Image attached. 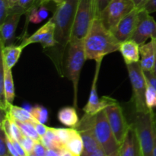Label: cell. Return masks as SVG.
I'll use <instances>...</instances> for the list:
<instances>
[{"instance_id":"cell-23","label":"cell","mask_w":156,"mask_h":156,"mask_svg":"<svg viewBox=\"0 0 156 156\" xmlns=\"http://www.w3.org/2000/svg\"><path fill=\"white\" fill-rule=\"evenodd\" d=\"M3 68H4L5 95V99L8 105H12V103H13L14 101V99H15V85H14V79L13 76H12V69H7L4 66H3Z\"/></svg>"},{"instance_id":"cell-20","label":"cell","mask_w":156,"mask_h":156,"mask_svg":"<svg viewBox=\"0 0 156 156\" xmlns=\"http://www.w3.org/2000/svg\"><path fill=\"white\" fill-rule=\"evenodd\" d=\"M58 120L65 126L76 128L79 125V119L75 107H65L58 112Z\"/></svg>"},{"instance_id":"cell-33","label":"cell","mask_w":156,"mask_h":156,"mask_svg":"<svg viewBox=\"0 0 156 156\" xmlns=\"http://www.w3.org/2000/svg\"><path fill=\"white\" fill-rule=\"evenodd\" d=\"M47 149L41 141L36 142L31 155L34 156H45Z\"/></svg>"},{"instance_id":"cell-22","label":"cell","mask_w":156,"mask_h":156,"mask_svg":"<svg viewBox=\"0 0 156 156\" xmlns=\"http://www.w3.org/2000/svg\"><path fill=\"white\" fill-rule=\"evenodd\" d=\"M41 142L45 146L47 149H60V150H66V146L62 143L56 133L53 130V127H49L47 133L41 137Z\"/></svg>"},{"instance_id":"cell-49","label":"cell","mask_w":156,"mask_h":156,"mask_svg":"<svg viewBox=\"0 0 156 156\" xmlns=\"http://www.w3.org/2000/svg\"><path fill=\"white\" fill-rule=\"evenodd\" d=\"M30 156H34V155H30Z\"/></svg>"},{"instance_id":"cell-50","label":"cell","mask_w":156,"mask_h":156,"mask_svg":"<svg viewBox=\"0 0 156 156\" xmlns=\"http://www.w3.org/2000/svg\"><path fill=\"white\" fill-rule=\"evenodd\" d=\"M11 156H12V155H11Z\"/></svg>"},{"instance_id":"cell-47","label":"cell","mask_w":156,"mask_h":156,"mask_svg":"<svg viewBox=\"0 0 156 156\" xmlns=\"http://www.w3.org/2000/svg\"><path fill=\"white\" fill-rule=\"evenodd\" d=\"M108 156H120V155H119V153H117V154H114V155H108Z\"/></svg>"},{"instance_id":"cell-28","label":"cell","mask_w":156,"mask_h":156,"mask_svg":"<svg viewBox=\"0 0 156 156\" xmlns=\"http://www.w3.org/2000/svg\"><path fill=\"white\" fill-rule=\"evenodd\" d=\"M41 4H42L41 0H18V3L14 7L24 14H27L32 8Z\"/></svg>"},{"instance_id":"cell-16","label":"cell","mask_w":156,"mask_h":156,"mask_svg":"<svg viewBox=\"0 0 156 156\" xmlns=\"http://www.w3.org/2000/svg\"><path fill=\"white\" fill-rule=\"evenodd\" d=\"M119 155L120 156H143L136 132L132 123L120 145Z\"/></svg>"},{"instance_id":"cell-7","label":"cell","mask_w":156,"mask_h":156,"mask_svg":"<svg viewBox=\"0 0 156 156\" xmlns=\"http://www.w3.org/2000/svg\"><path fill=\"white\" fill-rule=\"evenodd\" d=\"M96 17L94 0H79L73 23L71 39H84Z\"/></svg>"},{"instance_id":"cell-36","label":"cell","mask_w":156,"mask_h":156,"mask_svg":"<svg viewBox=\"0 0 156 156\" xmlns=\"http://www.w3.org/2000/svg\"><path fill=\"white\" fill-rule=\"evenodd\" d=\"M5 140H6V144H7L8 149H9V152H10L11 155L12 156H20L19 154H18V152H17L16 149H15V146H14V144H13V143H12L11 138L9 136L6 135V134H5Z\"/></svg>"},{"instance_id":"cell-31","label":"cell","mask_w":156,"mask_h":156,"mask_svg":"<svg viewBox=\"0 0 156 156\" xmlns=\"http://www.w3.org/2000/svg\"><path fill=\"white\" fill-rule=\"evenodd\" d=\"M36 142L37 141H35L34 140H33L30 137L27 136H24L23 138L19 141V143H21L23 148L25 149L26 152L29 154V155H30L32 154V152H33L34 148Z\"/></svg>"},{"instance_id":"cell-18","label":"cell","mask_w":156,"mask_h":156,"mask_svg":"<svg viewBox=\"0 0 156 156\" xmlns=\"http://www.w3.org/2000/svg\"><path fill=\"white\" fill-rule=\"evenodd\" d=\"M24 47L20 44L15 46L13 44L1 47V61L7 69H12L18 62Z\"/></svg>"},{"instance_id":"cell-32","label":"cell","mask_w":156,"mask_h":156,"mask_svg":"<svg viewBox=\"0 0 156 156\" xmlns=\"http://www.w3.org/2000/svg\"><path fill=\"white\" fill-rule=\"evenodd\" d=\"M0 156H11L5 140V134L4 131L1 129L0 134Z\"/></svg>"},{"instance_id":"cell-41","label":"cell","mask_w":156,"mask_h":156,"mask_svg":"<svg viewBox=\"0 0 156 156\" xmlns=\"http://www.w3.org/2000/svg\"><path fill=\"white\" fill-rule=\"evenodd\" d=\"M152 156H156V115L155 114V143H154L153 151H152Z\"/></svg>"},{"instance_id":"cell-30","label":"cell","mask_w":156,"mask_h":156,"mask_svg":"<svg viewBox=\"0 0 156 156\" xmlns=\"http://www.w3.org/2000/svg\"><path fill=\"white\" fill-rule=\"evenodd\" d=\"M146 105L149 110H152L156 107V90L149 83L146 91Z\"/></svg>"},{"instance_id":"cell-2","label":"cell","mask_w":156,"mask_h":156,"mask_svg":"<svg viewBox=\"0 0 156 156\" xmlns=\"http://www.w3.org/2000/svg\"><path fill=\"white\" fill-rule=\"evenodd\" d=\"M83 41L87 60L104 59L107 55L119 51L121 44L98 17L94 19Z\"/></svg>"},{"instance_id":"cell-6","label":"cell","mask_w":156,"mask_h":156,"mask_svg":"<svg viewBox=\"0 0 156 156\" xmlns=\"http://www.w3.org/2000/svg\"><path fill=\"white\" fill-rule=\"evenodd\" d=\"M133 89V103L136 112L148 111L146 105V91L148 82L140 62L126 65Z\"/></svg>"},{"instance_id":"cell-15","label":"cell","mask_w":156,"mask_h":156,"mask_svg":"<svg viewBox=\"0 0 156 156\" xmlns=\"http://www.w3.org/2000/svg\"><path fill=\"white\" fill-rule=\"evenodd\" d=\"M141 9L135 8L132 12L122 18L111 30L113 34L120 43L131 39L139 22V15Z\"/></svg>"},{"instance_id":"cell-46","label":"cell","mask_w":156,"mask_h":156,"mask_svg":"<svg viewBox=\"0 0 156 156\" xmlns=\"http://www.w3.org/2000/svg\"><path fill=\"white\" fill-rule=\"evenodd\" d=\"M41 2H42V3H48L49 0H41Z\"/></svg>"},{"instance_id":"cell-5","label":"cell","mask_w":156,"mask_h":156,"mask_svg":"<svg viewBox=\"0 0 156 156\" xmlns=\"http://www.w3.org/2000/svg\"><path fill=\"white\" fill-rule=\"evenodd\" d=\"M94 131L101 147L107 156L119 153L120 145L110 126L105 110L94 116Z\"/></svg>"},{"instance_id":"cell-42","label":"cell","mask_w":156,"mask_h":156,"mask_svg":"<svg viewBox=\"0 0 156 156\" xmlns=\"http://www.w3.org/2000/svg\"><path fill=\"white\" fill-rule=\"evenodd\" d=\"M18 0H8V2H9V5L10 9L13 8L15 5L18 3Z\"/></svg>"},{"instance_id":"cell-4","label":"cell","mask_w":156,"mask_h":156,"mask_svg":"<svg viewBox=\"0 0 156 156\" xmlns=\"http://www.w3.org/2000/svg\"><path fill=\"white\" fill-rule=\"evenodd\" d=\"M143 156H152L155 143V114L152 110L136 112L133 122Z\"/></svg>"},{"instance_id":"cell-43","label":"cell","mask_w":156,"mask_h":156,"mask_svg":"<svg viewBox=\"0 0 156 156\" xmlns=\"http://www.w3.org/2000/svg\"><path fill=\"white\" fill-rule=\"evenodd\" d=\"M53 2L54 4H56V5H59L61 3L63 2L64 0H49V2Z\"/></svg>"},{"instance_id":"cell-13","label":"cell","mask_w":156,"mask_h":156,"mask_svg":"<svg viewBox=\"0 0 156 156\" xmlns=\"http://www.w3.org/2000/svg\"><path fill=\"white\" fill-rule=\"evenodd\" d=\"M39 43L44 49H50L56 45L55 41V23L51 18L30 37L24 38L21 45L25 48L31 44Z\"/></svg>"},{"instance_id":"cell-37","label":"cell","mask_w":156,"mask_h":156,"mask_svg":"<svg viewBox=\"0 0 156 156\" xmlns=\"http://www.w3.org/2000/svg\"><path fill=\"white\" fill-rule=\"evenodd\" d=\"M144 74L148 83L156 90V76L152 73V71L144 72Z\"/></svg>"},{"instance_id":"cell-21","label":"cell","mask_w":156,"mask_h":156,"mask_svg":"<svg viewBox=\"0 0 156 156\" xmlns=\"http://www.w3.org/2000/svg\"><path fill=\"white\" fill-rule=\"evenodd\" d=\"M6 116L10 117L15 121L20 122H36L37 120L34 117L30 111L15 106L13 105H9L8 109L5 111H3Z\"/></svg>"},{"instance_id":"cell-27","label":"cell","mask_w":156,"mask_h":156,"mask_svg":"<svg viewBox=\"0 0 156 156\" xmlns=\"http://www.w3.org/2000/svg\"><path fill=\"white\" fill-rule=\"evenodd\" d=\"M30 113L38 122L45 123L48 120L49 113L47 108L41 105H36L30 110Z\"/></svg>"},{"instance_id":"cell-48","label":"cell","mask_w":156,"mask_h":156,"mask_svg":"<svg viewBox=\"0 0 156 156\" xmlns=\"http://www.w3.org/2000/svg\"><path fill=\"white\" fill-rule=\"evenodd\" d=\"M86 156H94V155H86Z\"/></svg>"},{"instance_id":"cell-14","label":"cell","mask_w":156,"mask_h":156,"mask_svg":"<svg viewBox=\"0 0 156 156\" xmlns=\"http://www.w3.org/2000/svg\"><path fill=\"white\" fill-rule=\"evenodd\" d=\"M22 12L13 7L9 9L5 19L0 24V44L1 47L12 45L15 37V31L19 23Z\"/></svg>"},{"instance_id":"cell-38","label":"cell","mask_w":156,"mask_h":156,"mask_svg":"<svg viewBox=\"0 0 156 156\" xmlns=\"http://www.w3.org/2000/svg\"><path fill=\"white\" fill-rule=\"evenodd\" d=\"M144 10H146L148 13L151 14L156 12V0H148L146 4L145 5Z\"/></svg>"},{"instance_id":"cell-34","label":"cell","mask_w":156,"mask_h":156,"mask_svg":"<svg viewBox=\"0 0 156 156\" xmlns=\"http://www.w3.org/2000/svg\"><path fill=\"white\" fill-rule=\"evenodd\" d=\"M111 0H94V7L97 17L100 15L101 12L105 9L107 5L109 4Z\"/></svg>"},{"instance_id":"cell-17","label":"cell","mask_w":156,"mask_h":156,"mask_svg":"<svg viewBox=\"0 0 156 156\" xmlns=\"http://www.w3.org/2000/svg\"><path fill=\"white\" fill-rule=\"evenodd\" d=\"M140 63L144 72L152 71L156 57V40L151 39L140 47Z\"/></svg>"},{"instance_id":"cell-29","label":"cell","mask_w":156,"mask_h":156,"mask_svg":"<svg viewBox=\"0 0 156 156\" xmlns=\"http://www.w3.org/2000/svg\"><path fill=\"white\" fill-rule=\"evenodd\" d=\"M53 130L56 133V135L58 136V137L59 138V140L62 141V143L64 145L66 144L67 142L69 140V139L71 138L72 136L74 134V133L76 132V128H53Z\"/></svg>"},{"instance_id":"cell-45","label":"cell","mask_w":156,"mask_h":156,"mask_svg":"<svg viewBox=\"0 0 156 156\" xmlns=\"http://www.w3.org/2000/svg\"><path fill=\"white\" fill-rule=\"evenodd\" d=\"M152 73L156 76V57H155V64H154V67L153 69H152Z\"/></svg>"},{"instance_id":"cell-11","label":"cell","mask_w":156,"mask_h":156,"mask_svg":"<svg viewBox=\"0 0 156 156\" xmlns=\"http://www.w3.org/2000/svg\"><path fill=\"white\" fill-rule=\"evenodd\" d=\"M103 59H98L96 61V68L95 73H94V79L92 81V85H91V91H90L89 98H88V102L86 105L84 107L83 111H85V114H89V115L94 116L96 115L100 111H104L107 106L113 101L112 98L108 97V96H104L101 98H99L98 94L97 92V84L98 79L99 72H100L101 65Z\"/></svg>"},{"instance_id":"cell-19","label":"cell","mask_w":156,"mask_h":156,"mask_svg":"<svg viewBox=\"0 0 156 156\" xmlns=\"http://www.w3.org/2000/svg\"><path fill=\"white\" fill-rule=\"evenodd\" d=\"M140 44L131 39L127 40L120 44L119 51L121 53L126 65L140 62Z\"/></svg>"},{"instance_id":"cell-10","label":"cell","mask_w":156,"mask_h":156,"mask_svg":"<svg viewBox=\"0 0 156 156\" xmlns=\"http://www.w3.org/2000/svg\"><path fill=\"white\" fill-rule=\"evenodd\" d=\"M94 116L85 114L76 128L83 140L84 150L82 156L92 155L96 151L102 149L94 134Z\"/></svg>"},{"instance_id":"cell-35","label":"cell","mask_w":156,"mask_h":156,"mask_svg":"<svg viewBox=\"0 0 156 156\" xmlns=\"http://www.w3.org/2000/svg\"><path fill=\"white\" fill-rule=\"evenodd\" d=\"M34 127L35 129H36V131L37 132L38 135L41 136V138L44 136L47 133V130H48L49 129L48 126H45L44 123H41L38 121L34 122Z\"/></svg>"},{"instance_id":"cell-39","label":"cell","mask_w":156,"mask_h":156,"mask_svg":"<svg viewBox=\"0 0 156 156\" xmlns=\"http://www.w3.org/2000/svg\"><path fill=\"white\" fill-rule=\"evenodd\" d=\"M64 151L65 150L49 149L47 150V153H46L45 156H62Z\"/></svg>"},{"instance_id":"cell-26","label":"cell","mask_w":156,"mask_h":156,"mask_svg":"<svg viewBox=\"0 0 156 156\" xmlns=\"http://www.w3.org/2000/svg\"><path fill=\"white\" fill-rule=\"evenodd\" d=\"M18 126H19L21 130L22 131L23 134L24 136L30 137L35 141L38 142L41 141V138L39 135H38L37 132L36 131V129L34 127L33 122H20V121H15Z\"/></svg>"},{"instance_id":"cell-8","label":"cell","mask_w":156,"mask_h":156,"mask_svg":"<svg viewBox=\"0 0 156 156\" xmlns=\"http://www.w3.org/2000/svg\"><path fill=\"white\" fill-rule=\"evenodd\" d=\"M135 8L132 0H111L98 17L105 27L111 31L119 21Z\"/></svg>"},{"instance_id":"cell-1","label":"cell","mask_w":156,"mask_h":156,"mask_svg":"<svg viewBox=\"0 0 156 156\" xmlns=\"http://www.w3.org/2000/svg\"><path fill=\"white\" fill-rule=\"evenodd\" d=\"M79 0H64L56 5L52 19L55 23L56 45L48 49V56L56 66L60 76H64V56L71 40L73 23Z\"/></svg>"},{"instance_id":"cell-12","label":"cell","mask_w":156,"mask_h":156,"mask_svg":"<svg viewBox=\"0 0 156 156\" xmlns=\"http://www.w3.org/2000/svg\"><path fill=\"white\" fill-rule=\"evenodd\" d=\"M148 39L156 40V21L149 13L141 9L139 15V22L131 40L143 45Z\"/></svg>"},{"instance_id":"cell-44","label":"cell","mask_w":156,"mask_h":156,"mask_svg":"<svg viewBox=\"0 0 156 156\" xmlns=\"http://www.w3.org/2000/svg\"><path fill=\"white\" fill-rule=\"evenodd\" d=\"M62 156H75V155H73L71 152H69L68 150H66H66L63 152V153H62Z\"/></svg>"},{"instance_id":"cell-24","label":"cell","mask_w":156,"mask_h":156,"mask_svg":"<svg viewBox=\"0 0 156 156\" xmlns=\"http://www.w3.org/2000/svg\"><path fill=\"white\" fill-rule=\"evenodd\" d=\"M47 3H42L39 5L34 6L26 14L30 22L40 24L48 17L49 10L47 7Z\"/></svg>"},{"instance_id":"cell-25","label":"cell","mask_w":156,"mask_h":156,"mask_svg":"<svg viewBox=\"0 0 156 156\" xmlns=\"http://www.w3.org/2000/svg\"><path fill=\"white\" fill-rule=\"evenodd\" d=\"M66 149L75 156H82L84 150V143L79 131L76 129L71 138L66 144Z\"/></svg>"},{"instance_id":"cell-40","label":"cell","mask_w":156,"mask_h":156,"mask_svg":"<svg viewBox=\"0 0 156 156\" xmlns=\"http://www.w3.org/2000/svg\"><path fill=\"white\" fill-rule=\"evenodd\" d=\"M132 1L133 2L136 8L139 9H143L148 0H132Z\"/></svg>"},{"instance_id":"cell-9","label":"cell","mask_w":156,"mask_h":156,"mask_svg":"<svg viewBox=\"0 0 156 156\" xmlns=\"http://www.w3.org/2000/svg\"><path fill=\"white\" fill-rule=\"evenodd\" d=\"M105 111L114 136L119 144L121 145L130 124L126 121L123 109L116 99H113L112 101L105 108Z\"/></svg>"},{"instance_id":"cell-3","label":"cell","mask_w":156,"mask_h":156,"mask_svg":"<svg viewBox=\"0 0 156 156\" xmlns=\"http://www.w3.org/2000/svg\"><path fill=\"white\" fill-rule=\"evenodd\" d=\"M85 60L87 59L83 39L73 38L70 40L64 62V75L66 73V76L73 83V105L76 108H77L79 79Z\"/></svg>"}]
</instances>
